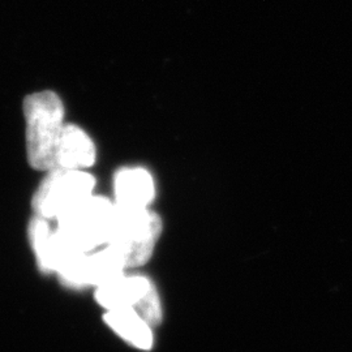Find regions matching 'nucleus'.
<instances>
[{"label":"nucleus","mask_w":352,"mask_h":352,"mask_svg":"<svg viewBox=\"0 0 352 352\" xmlns=\"http://www.w3.org/2000/svg\"><path fill=\"white\" fill-rule=\"evenodd\" d=\"M94 176L81 170L56 167L39 184L33 195L32 208L43 219H58L78 202L93 195Z\"/></svg>","instance_id":"obj_4"},{"label":"nucleus","mask_w":352,"mask_h":352,"mask_svg":"<svg viewBox=\"0 0 352 352\" xmlns=\"http://www.w3.org/2000/svg\"><path fill=\"white\" fill-rule=\"evenodd\" d=\"M103 320L129 344L140 350H151L153 347L151 327L133 309L107 311Z\"/></svg>","instance_id":"obj_9"},{"label":"nucleus","mask_w":352,"mask_h":352,"mask_svg":"<svg viewBox=\"0 0 352 352\" xmlns=\"http://www.w3.org/2000/svg\"><path fill=\"white\" fill-rule=\"evenodd\" d=\"M113 186L116 205L128 208H148L155 195L153 177L145 168L140 167L119 170Z\"/></svg>","instance_id":"obj_7"},{"label":"nucleus","mask_w":352,"mask_h":352,"mask_svg":"<svg viewBox=\"0 0 352 352\" xmlns=\"http://www.w3.org/2000/svg\"><path fill=\"white\" fill-rule=\"evenodd\" d=\"M151 286L153 283L144 276L126 277L123 274L98 286L96 289V300L107 311L133 309Z\"/></svg>","instance_id":"obj_6"},{"label":"nucleus","mask_w":352,"mask_h":352,"mask_svg":"<svg viewBox=\"0 0 352 352\" xmlns=\"http://www.w3.org/2000/svg\"><path fill=\"white\" fill-rule=\"evenodd\" d=\"M133 311L151 327H158L162 322L161 299L154 285L146 292V295L133 307Z\"/></svg>","instance_id":"obj_10"},{"label":"nucleus","mask_w":352,"mask_h":352,"mask_svg":"<svg viewBox=\"0 0 352 352\" xmlns=\"http://www.w3.org/2000/svg\"><path fill=\"white\" fill-rule=\"evenodd\" d=\"M113 206L109 199L91 195L58 218V231L77 250L94 251L107 244Z\"/></svg>","instance_id":"obj_3"},{"label":"nucleus","mask_w":352,"mask_h":352,"mask_svg":"<svg viewBox=\"0 0 352 352\" xmlns=\"http://www.w3.org/2000/svg\"><path fill=\"white\" fill-rule=\"evenodd\" d=\"M162 232V221L148 208L113 206L107 247L118 253L126 269L139 267L151 260Z\"/></svg>","instance_id":"obj_2"},{"label":"nucleus","mask_w":352,"mask_h":352,"mask_svg":"<svg viewBox=\"0 0 352 352\" xmlns=\"http://www.w3.org/2000/svg\"><path fill=\"white\" fill-rule=\"evenodd\" d=\"M26 122L28 162L38 171H51L58 167V149L64 128V104L51 90L26 96L24 103Z\"/></svg>","instance_id":"obj_1"},{"label":"nucleus","mask_w":352,"mask_h":352,"mask_svg":"<svg viewBox=\"0 0 352 352\" xmlns=\"http://www.w3.org/2000/svg\"><path fill=\"white\" fill-rule=\"evenodd\" d=\"M124 263L110 247L91 254L82 253L75 263L65 267L58 276L62 283L72 289L87 286H102L115 278L123 276Z\"/></svg>","instance_id":"obj_5"},{"label":"nucleus","mask_w":352,"mask_h":352,"mask_svg":"<svg viewBox=\"0 0 352 352\" xmlns=\"http://www.w3.org/2000/svg\"><path fill=\"white\" fill-rule=\"evenodd\" d=\"M96 146L88 133L75 124H64L58 149V167L81 170L96 162Z\"/></svg>","instance_id":"obj_8"}]
</instances>
